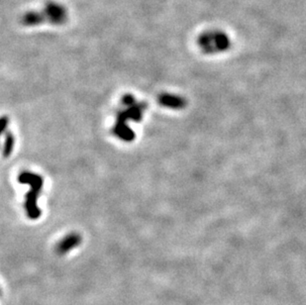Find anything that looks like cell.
<instances>
[{"label":"cell","mask_w":306,"mask_h":305,"mask_svg":"<svg viewBox=\"0 0 306 305\" xmlns=\"http://www.w3.org/2000/svg\"><path fill=\"white\" fill-rule=\"evenodd\" d=\"M122 103L124 109L117 113L116 121L113 126V134L124 142H132L135 139V133L131 130L128 123L130 121H141L147 108V104L137 101L136 98L131 94L124 95Z\"/></svg>","instance_id":"1"},{"label":"cell","mask_w":306,"mask_h":305,"mask_svg":"<svg viewBox=\"0 0 306 305\" xmlns=\"http://www.w3.org/2000/svg\"><path fill=\"white\" fill-rule=\"evenodd\" d=\"M196 44L203 54L218 55L229 51L232 41L226 32L212 29L201 33L196 40Z\"/></svg>","instance_id":"3"},{"label":"cell","mask_w":306,"mask_h":305,"mask_svg":"<svg viewBox=\"0 0 306 305\" xmlns=\"http://www.w3.org/2000/svg\"><path fill=\"white\" fill-rule=\"evenodd\" d=\"M69 11L65 5L50 1L40 10L28 11L21 17V23L27 27H36L42 24L61 26L67 23Z\"/></svg>","instance_id":"2"},{"label":"cell","mask_w":306,"mask_h":305,"mask_svg":"<svg viewBox=\"0 0 306 305\" xmlns=\"http://www.w3.org/2000/svg\"><path fill=\"white\" fill-rule=\"evenodd\" d=\"M19 183L30 187L29 192L25 196V211L32 220H36L41 216V210L38 206V197L43 189L44 181L39 174L31 171H23L19 174Z\"/></svg>","instance_id":"4"},{"label":"cell","mask_w":306,"mask_h":305,"mask_svg":"<svg viewBox=\"0 0 306 305\" xmlns=\"http://www.w3.org/2000/svg\"><path fill=\"white\" fill-rule=\"evenodd\" d=\"M158 102L163 106L166 107L169 109H174V110H182L187 107V99L177 95V94H162L158 97Z\"/></svg>","instance_id":"5"},{"label":"cell","mask_w":306,"mask_h":305,"mask_svg":"<svg viewBox=\"0 0 306 305\" xmlns=\"http://www.w3.org/2000/svg\"><path fill=\"white\" fill-rule=\"evenodd\" d=\"M81 243V237L77 233H71L65 237L57 246V252L59 254H66L71 249L75 248Z\"/></svg>","instance_id":"6"},{"label":"cell","mask_w":306,"mask_h":305,"mask_svg":"<svg viewBox=\"0 0 306 305\" xmlns=\"http://www.w3.org/2000/svg\"><path fill=\"white\" fill-rule=\"evenodd\" d=\"M8 125H9V121L7 120V118L3 117V119H2V132L5 135V143H4V149H3L4 157L10 156V154L14 148V142H15L13 135L10 133V131L8 130Z\"/></svg>","instance_id":"7"}]
</instances>
